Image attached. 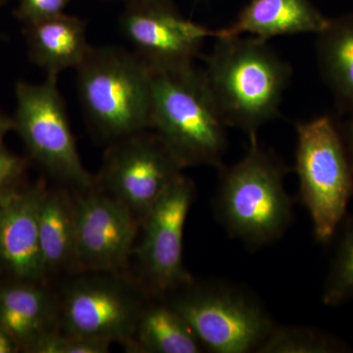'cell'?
I'll return each instance as SVG.
<instances>
[{
    "instance_id": "obj_1",
    "label": "cell",
    "mask_w": 353,
    "mask_h": 353,
    "mask_svg": "<svg viewBox=\"0 0 353 353\" xmlns=\"http://www.w3.org/2000/svg\"><path fill=\"white\" fill-rule=\"evenodd\" d=\"M203 73L227 127L257 137L259 128L277 117L292 69L256 37L216 39Z\"/></svg>"
},
{
    "instance_id": "obj_2",
    "label": "cell",
    "mask_w": 353,
    "mask_h": 353,
    "mask_svg": "<svg viewBox=\"0 0 353 353\" xmlns=\"http://www.w3.org/2000/svg\"><path fill=\"white\" fill-rule=\"evenodd\" d=\"M150 71L155 134L183 169L199 165L222 169L227 125L203 73L192 63Z\"/></svg>"
},
{
    "instance_id": "obj_3",
    "label": "cell",
    "mask_w": 353,
    "mask_h": 353,
    "mask_svg": "<svg viewBox=\"0 0 353 353\" xmlns=\"http://www.w3.org/2000/svg\"><path fill=\"white\" fill-rule=\"evenodd\" d=\"M222 169L214 208L228 233L250 248L282 238L292 218L284 182L288 170L282 162L253 137L245 157Z\"/></svg>"
},
{
    "instance_id": "obj_4",
    "label": "cell",
    "mask_w": 353,
    "mask_h": 353,
    "mask_svg": "<svg viewBox=\"0 0 353 353\" xmlns=\"http://www.w3.org/2000/svg\"><path fill=\"white\" fill-rule=\"evenodd\" d=\"M75 70L79 99L99 136L114 141L152 129V71L137 53L90 46Z\"/></svg>"
},
{
    "instance_id": "obj_5",
    "label": "cell",
    "mask_w": 353,
    "mask_h": 353,
    "mask_svg": "<svg viewBox=\"0 0 353 353\" xmlns=\"http://www.w3.org/2000/svg\"><path fill=\"white\" fill-rule=\"evenodd\" d=\"M166 296L210 352H257L276 326L250 290L222 281L194 280Z\"/></svg>"
},
{
    "instance_id": "obj_6",
    "label": "cell",
    "mask_w": 353,
    "mask_h": 353,
    "mask_svg": "<svg viewBox=\"0 0 353 353\" xmlns=\"http://www.w3.org/2000/svg\"><path fill=\"white\" fill-rule=\"evenodd\" d=\"M296 170L301 201L316 240L333 239L353 194V174L347 148L327 116L297 123Z\"/></svg>"
},
{
    "instance_id": "obj_7",
    "label": "cell",
    "mask_w": 353,
    "mask_h": 353,
    "mask_svg": "<svg viewBox=\"0 0 353 353\" xmlns=\"http://www.w3.org/2000/svg\"><path fill=\"white\" fill-rule=\"evenodd\" d=\"M57 75L43 83L16 85L14 130L30 154L59 182L80 192L94 189L95 176L85 168L79 155Z\"/></svg>"
},
{
    "instance_id": "obj_8",
    "label": "cell",
    "mask_w": 353,
    "mask_h": 353,
    "mask_svg": "<svg viewBox=\"0 0 353 353\" xmlns=\"http://www.w3.org/2000/svg\"><path fill=\"white\" fill-rule=\"evenodd\" d=\"M148 294L118 273L77 278L58 299L59 328L65 333L129 347L150 303Z\"/></svg>"
},
{
    "instance_id": "obj_9",
    "label": "cell",
    "mask_w": 353,
    "mask_h": 353,
    "mask_svg": "<svg viewBox=\"0 0 353 353\" xmlns=\"http://www.w3.org/2000/svg\"><path fill=\"white\" fill-rule=\"evenodd\" d=\"M183 170L157 134L137 132L109 146L94 188L123 202L141 224Z\"/></svg>"
},
{
    "instance_id": "obj_10",
    "label": "cell",
    "mask_w": 353,
    "mask_h": 353,
    "mask_svg": "<svg viewBox=\"0 0 353 353\" xmlns=\"http://www.w3.org/2000/svg\"><path fill=\"white\" fill-rule=\"evenodd\" d=\"M194 199L196 185L183 175L141 223L143 239L137 253L146 290L153 296H168L194 281L183 259V230Z\"/></svg>"
},
{
    "instance_id": "obj_11",
    "label": "cell",
    "mask_w": 353,
    "mask_h": 353,
    "mask_svg": "<svg viewBox=\"0 0 353 353\" xmlns=\"http://www.w3.org/2000/svg\"><path fill=\"white\" fill-rule=\"evenodd\" d=\"M120 29L150 68L192 64L216 31L181 15L171 0H127Z\"/></svg>"
},
{
    "instance_id": "obj_12",
    "label": "cell",
    "mask_w": 353,
    "mask_h": 353,
    "mask_svg": "<svg viewBox=\"0 0 353 353\" xmlns=\"http://www.w3.org/2000/svg\"><path fill=\"white\" fill-rule=\"evenodd\" d=\"M75 208L74 267L118 273L131 255L141 221L123 202L95 188L77 194Z\"/></svg>"
},
{
    "instance_id": "obj_13",
    "label": "cell",
    "mask_w": 353,
    "mask_h": 353,
    "mask_svg": "<svg viewBox=\"0 0 353 353\" xmlns=\"http://www.w3.org/2000/svg\"><path fill=\"white\" fill-rule=\"evenodd\" d=\"M46 190L39 181L0 205V267L18 281L41 283L46 278L39 231Z\"/></svg>"
},
{
    "instance_id": "obj_14",
    "label": "cell",
    "mask_w": 353,
    "mask_h": 353,
    "mask_svg": "<svg viewBox=\"0 0 353 353\" xmlns=\"http://www.w3.org/2000/svg\"><path fill=\"white\" fill-rule=\"evenodd\" d=\"M330 23L310 0H250L234 23L216 31L215 39L248 34L268 41L280 36L318 34Z\"/></svg>"
},
{
    "instance_id": "obj_15",
    "label": "cell",
    "mask_w": 353,
    "mask_h": 353,
    "mask_svg": "<svg viewBox=\"0 0 353 353\" xmlns=\"http://www.w3.org/2000/svg\"><path fill=\"white\" fill-rule=\"evenodd\" d=\"M0 327L29 352L41 336L60 329L58 297L41 282L16 280L0 287Z\"/></svg>"
},
{
    "instance_id": "obj_16",
    "label": "cell",
    "mask_w": 353,
    "mask_h": 353,
    "mask_svg": "<svg viewBox=\"0 0 353 353\" xmlns=\"http://www.w3.org/2000/svg\"><path fill=\"white\" fill-rule=\"evenodd\" d=\"M26 34L32 59L48 75L58 76L64 70L76 69L90 48L85 23L64 13L28 24Z\"/></svg>"
},
{
    "instance_id": "obj_17",
    "label": "cell",
    "mask_w": 353,
    "mask_h": 353,
    "mask_svg": "<svg viewBox=\"0 0 353 353\" xmlns=\"http://www.w3.org/2000/svg\"><path fill=\"white\" fill-rule=\"evenodd\" d=\"M39 245L46 275L74 267L75 197L62 189L46 190L39 211Z\"/></svg>"
},
{
    "instance_id": "obj_18",
    "label": "cell",
    "mask_w": 353,
    "mask_h": 353,
    "mask_svg": "<svg viewBox=\"0 0 353 353\" xmlns=\"http://www.w3.org/2000/svg\"><path fill=\"white\" fill-rule=\"evenodd\" d=\"M132 352L199 353L201 343L178 311L167 301L148 303L139 319Z\"/></svg>"
},
{
    "instance_id": "obj_19",
    "label": "cell",
    "mask_w": 353,
    "mask_h": 353,
    "mask_svg": "<svg viewBox=\"0 0 353 353\" xmlns=\"http://www.w3.org/2000/svg\"><path fill=\"white\" fill-rule=\"evenodd\" d=\"M318 36V59L323 74L336 95L353 106V15L331 20Z\"/></svg>"
},
{
    "instance_id": "obj_20",
    "label": "cell",
    "mask_w": 353,
    "mask_h": 353,
    "mask_svg": "<svg viewBox=\"0 0 353 353\" xmlns=\"http://www.w3.org/2000/svg\"><path fill=\"white\" fill-rule=\"evenodd\" d=\"M350 350L347 343L319 330L276 325L257 353H341Z\"/></svg>"
},
{
    "instance_id": "obj_21",
    "label": "cell",
    "mask_w": 353,
    "mask_h": 353,
    "mask_svg": "<svg viewBox=\"0 0 353 353\" xmlns=\"http://www.w3.org/2000/svg\"><path fill=\"white\" fill-rule=\"evenodd\" d=\"M353 299V220L332 262L322 292V303L330 307Z\"/></svg>"
},
{
    "instance_id": "obj_22",
    "label": "cell",
    "mask_w": 353,
    "mask_h": 353,
    "mask_svg": "<svg viewBox=\"0 0 353 353\" xmlns=\"http://www.w3.org/2000/svg\"><path fill=\"white\" fill-rule=\"evenodd\" d=\"M108 341L65 333L60 329L44 334L29 350L32 353H108Z\"/></svg>"
},
{
    "instance_id": "obj_23",
    "label": "cell",
    "mask_w": 353,
    "mask_h": 353,
    "mask_svg": "<svg viewBox=\"0 0 353 353\" xmlns=\"http://www.w3.org/2000/svg\"><path fill=\"white\" fill-rule=\"evenodd\" d=\"M26 167L25 159L9 152L0 143V205L22 190L21 182Z\"/></svg>"
},
{
    "instance_id": "obj_24",
    "label": "cell",
    "mask_w": 353,
    "mask_h": 353,
    "mask_svg": "<svg viewBox=\"0 0 353 353\" xmlns=\"http://www.w3.org/2000/svg\"><path fill=\"white\" fill-rule=\"evenodd\" d=\"M70 0H19L16 14L26 24L48 19L63 13Z\"/></svg>"
},
{
    "instance_id": "obj_25",
    "label": "cell",
    "mask_w": 353,
    "mask_h": 353,
    "mask_svg": "<svg viewBox=\"0 0 353 353\" xmlns=\"http://www.w3.org/2000/svg\"><path fill=\"white\" fill-rule=\"evenodd\" d=\"M19 350V345L12 336L0 327V353H15Z\"/></svg>"
},
{
    "instance_id": "obj_26",
    "label": "cell",
    "mask_w": 353,
    "mask_h": 353,
    "mask_svg": "<svg viewBox=\"0 0 353 353\" xmlns=\"http://www.w3.org/2000/svg\"><path fill=\"white\" fill-rule=\"evenodd\" d=\"M12 130H14V120L0 112V143H2L4 137Z\"/></svg>"
},
{
    "instance_id": "obj_27",
    "label": "cell",
    "mask_w": 353,
    "mask_h": 353,
    "mask_svg": "<svg viewBox=\"0 0 353 353\" xmlns=\"http://www.w3.org/2000/svg\"><path fill=\"white\" fill-rule=\"evenodd\" d=\"M347 141L348 150H350V164H352L353 174V121L350 123V126H348L347 129Z\"/></svg>"
},
{
    "instance_id": "obj_28",
    "label": "cell",
    "mask_w": 353,
    "mask_h": 353,
    "mask_svg": "<svg viewBox=\"0 0 353 353\" xmlns=\"http://www.w3.org/2000/svg\"><path fill=\"white\" fill-rule=\"evenodd\" d=\"M124 1H127V0H124Z\"/></svg>"
}]
</instances>
